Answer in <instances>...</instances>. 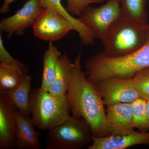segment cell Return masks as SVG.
Masks as SVG:
<instances>
[{
    "mask_svg": "<svg viewBox=\"0 0 149 149\" xmlns=\"http://www.w3.org/2000/svg\"><path fill=\"white\" fill-rule=\"evenodd\" d=\"M122 17L120 0H107L99 7H87L77 18L95 38L102 40Z\"/></svg>",
    "mask_w": 149,
    "mask_h": 149,
    "instance_id": "cell-6",
    "label": "cell"
},
{
    "mask_svg": "<svg viewBox=\"0 0 149 149\" xmlns=\"http://www.w3.org/2000/svg\"><path fill=\"white\" fill-rule=\"evenodd\" d=\"M93 85L106 106L119 103H131L141 97L135 88L133 78L108 77Z\"/></svg>",
    "mask_w": 149,
    "mask_h": 149,
    "instance_id": "cell-8",
    "label": "cell"
},
{
    "mask_svg": "<svg viewBox=\"0 0 149 149\" xmlns=\"http://www.w3.org/2000/svg\"><path fill=\"white\" fill-rule=\"evenodd\" d=\"M45 9L40 0L28 1L13 15L1 19L0 31L6 34L8 40L14 35H24L27 29L32 27L36 19Z\"/></svg>",
    "mask_w": 149,
    "mask_h": 149,
    "instance_id": "cell-9",
    "label": "cell"
},
{
    "mask_svg": "<svg viewBox=\"0 0 149 149\" xmlns=\"http://www.w3.org/2000/svg\"><path fill=\"white\" fill-rule=\"evenodd\" d=\"M106 111L109 133L134 130L130 103H119L107 106Z\"/></svg>",
    "mask_w": 149,
    "mask_h": 149,
    "instance_id": "cell-13",
    "label": "cell"
},
{
    "mask_svg": "<svg viewBox=\"0 0 149 149\" xmlns=\"http://www.w3.org/2000/svg\"><path fill=\"white\" fill-rule=\"evenodd\" d=\"M17 125L15 147L16 149H41L39 134L30 116H24L18 110L15 111Z\"/></svg>",
    "mask_w": 149,
    "mask_h": 149,
    "instance_id": "cell-12",
    "label": "cell"
},
{
    "mask_svg": "<svg viewBox=\"0 0 149 149\" xmlns=\"http://www.w3.org/2000/svg\"><path fill=\"white\" fill-rule=\"evenodd\" d=\"M32 77L27 74L18 88L4 92L14 105L24 116H30L29 95Z\"/></svg>",
    "mask_w": 149,
    "mask_h": 149,
    "instance_id": "cell-16",
    "label": "cell"
},
{
    "mask_svg": "<svg viewBox=\"0 0 149 149\" xmlns=\"http://www.w3.org/2000/svg\"><path fill=\"white\" fill-rule=\"evenodd\" d=\"M32 27L35 37L49 42L60 40L71 30H76L73 23L51 7L40 14Z\"/></svg>",
    "mask_w": 149,
    "mask_h": 149,
    "instance_id": "cell-7",
    "label": "cell"
},
{
    "mask_svg": "<svg viewBox=\"0 0 149 149\" xmlns=\"http://www.w3.org/2000/svg\"><path fill=\"white\" fill-rule=\"evenodd\" d=\"M62 55L57 47L54 45L53 42H49L48 49L45 51L43 57V69L41 87L45 91H49L55 80L57 64Z\"/></svg>",
    "mask_w": 149,
    "mask_h": 149,
    "instance_id": "cell-14",
    "label": "cell"
},
{
    "mask_svg": "<svg viewBox=\"0 0 149 149\" xmlns=\"http://www.w3.org/2000/svg\"><path fill=\"white\" fill-rule=\"evenodd\" d=\"M146 100L139 98L131 103L133 116V126L140 131L148 132L149 121L146 111Z\"/></svg>",
    "mask_w": 149,
    "mask_h": 149,
    "instance_id": "cell-20",
    "label": "cell"
},
{
    "mask_svg": "<svg viewBox=\"0 0 149 149\" xmlns=\"http://www.w3.org/2000/svg\"><path fill=\"white\" fill-rule=\"evenodd\" d=\"M147 0H120L123 17L140 24H148Z\"/></svg>",
    "mask_w": 149,
    "mask_h": 149,
    "instance_id": "cell-19",
    "label": "cell"
},
{
    "mask_svg": "<svg viewBox=\"0 0 149 149\" xmlns=\"http://www.w3.org/2000/svg\"><path fill=\"white\" fill-rule=\"evenodd\" d=\"M15 0H4L3 5L0 8V13L1 14L7 13L10 10V4Z\"/></svg>",
    "mask_w": 149,
    "mask_h": 149,
    "instance_id": "cell-24",
    "label": "cell"
},
{
    "mask_svg": "<svg viewBox=\"0 0 149 149\" xmlns=\"http://www.w3.org/2000/svg\"><path fill=\"white\" fill-rule=\"evenodd\" d=\"M81 54L73 63L67 94L72 116L83 118L90 124L93 136L109 135L106 111L101 96L88 80L81 65Z\"/></svg>",
    "mask_w": 149,
    "mask_h": 149,
    "instance_id": "cell-1",
    "label": "cell"
},
{
    "mask_svg": "<svg viewBox=\"0 0 149 149\" xmlns=\"http://www.w3.org/2000/svg\"><path fill=\"white\" fill-rule=\"evenodd\" d=\"M65 8L71 15L80 16L87 7L92 3L104 2L105 0H66Z\"/></svg>",
    "mask_w": 149,
    "mask_h": 149,
    "instance_id": "cell-22",
    "label": "cell"
},
{
    "mask_svg": "<svg viewBox=\"0 0 149 149\" xmlns=\"http://www.w3.org/2000/svg\"><path fill=\"white\" fill-rule=\"evenodd\" d=\"M139 145H149V131L112 132L104 137H93L88 149H125Z\"/></svg>",
    "mask_w": 149,
    "mask_h": 149,
    "instance_id": "cell-10",
    "label": "cell"
},
{
    "mask_svg": "<svg viewBox=\"0 0 149 149\" xmlns=\"http://www.w3.org/2000/svg\"><path fill=\"white\" fill-rule=\"evenodd\" d=\"M72 65L73 63L66 53L61 56L57 64L55 80L48 91L50 94L54 96L66 94Z\"/></svg>",
    "mask_w": 149,
    "mask_h": 149,
    "instance_id": "cell-15",
    "label": "cell"
},
{
    "mask_svg": "<svg viewBox=\"0 0 149 149\" xmlns=\"http://www.w3.org/2000/svg\"><path fill=\"white\" fill-rule=\"evenodd\" d=\"M16 109L5 93L0 92V149H15Z\"/></svg>",
    "mask_w": 149,
    "mask_h": 149,
    "instance_id": "cell-11",
    "label": "cell"
},
{
    "mask_svg": "<svg viewBox=\"0 0 149 149\" xmlns=\"http://www.w3.org/2000/svg\"><path fill=\"white\" fill-rule=\"evenodd\" d=\"M28 73L19 67L0 63V92L13 90L18 88Z\"/></svg>",
    "mask_w": 149,
    "mask_h": 149,
    "instance_id": "cell-18",
    "label": "cell"
},
{
    "mask_svg": "<svg viewBox=\"0 0 149 149\" xmlns=\"http://www.w3.org/2000/svg\"><path fill=\"white\" fill-rule=\"evenodd\" d=\"M29 111L35 128L49 131L70 116L67 94L54 96L41 87L32 89L29 95Z\"/></svg>",
    "mask_w": 149,
    "mask_h": 149,
    "instance_id": "cell-3",
    "label": "cell"
},
{
    "mask_svg": "<svg viewBox=\"0 0 149 149\" xmlns=\"http://www.w3.org/2000/svg\"><path fill=\"white\" fill-rule=\"evenodd\" d=\"M149 36V24H141L122 17L102 40L103 51L110 57L120 56L139 49Z\"/></svg>",
    "mask_w": 149,
    "mask_h": 149,
    "instance_id": "cell-4",
    "label": "cell"
},
{
    "mask_svg": "<svg viewBox=\"0 0 149 149\" xmlns=\"http://www.w3.org/2000/svg\"><path fill=\"white\" fill-rule=\"evenodd\" d=\"M149 67V36L143 46L125 55L110 57L102 52L89 58L85 63L87 79L93 85L108 77L132 78L139 70Z\"/></svg>",
    "mask_w": 149,
    "mask_h": 149,
    "instance_id": "cell-2",
    "label": "cell"
},
{
    "mask_svg": "<svg viewBox=\"0 0 149 149\" xmlns=\"http://www.w3.org/2000/svg\"><path fill=\"white\" fill-rule=\"evenodd\" d=\"M93 136L90 124L84 118L70 116L48 131L45 149H83L92 143Z\"/></svg>",
    "mask_w": 149,
    "mask_h": 149,
    "instance_id": "cell-5",
    "label": "cell"
},
{
    "mask_svg": "<svg viewBox=\"0 0 149 149\" xmlns=\"http://www.w3.org/2000/svg\"><path fill=\"white\" fill-rule=\"evenodd\" d=\"M132 78L141 97L149 101V67L139 70Z\"/></svg>",
    "mask_w": 149,
    "mask_h": 149,
    "instance_id": "cell-21",
    "label": "cell"
},
{
    "mask_svg": "<svg viewBox=\"0 0 149 149\" xmlns=\"http://www.w3.org/2000/svg\"><path fill=\"white\" fill-rule=\"evenodd\" d=\"M0 62L7 64L16 65L21 68L26 73H28L29 72V68L27 65L14 58L6 49L1 34L0 35Z\"/></svg>",
    "mask_w": 149,
    "mask_h": 149,
    "instance_id": "cell-23",
    "label": "cell"
},
{
    "mask_svg": "<svg viewBox=\"0 0 149 149\" xmlns=\"http://www.w3.org/2000/svg\"><path fill=\"white\" fill-rule=\"evenodd\" d=\"M41 5L45 8L51 7L55 9L68 21L73 23L76 27V32L80 36L81 42L84 45H91L94 42L95 37L90 29L67 11L62 5L61 0H40Z\"/></svg>",
    "mask_w": 149,
    "mask_h": 149,
    "instance_id": "cell-17",
    "label": "cell"
},
{
    "mask_svg": "<svg viewBox=\"0 0 149 149\" xmlns=\"http://www.w3.org/2000/svg\"><path fill=\"white\" fill-rule=\"evenodd\" d=\"M146 111L149 121V101H146Z\"/></svg>",
    "mask_w": 149,
    "mask_h": 149,
    "instance_id": "cell-25",
    "label": "cell"
}]
</instances>
